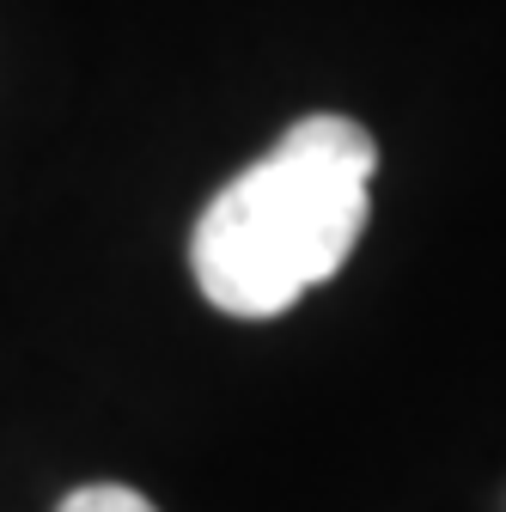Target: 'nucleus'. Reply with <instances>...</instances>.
<instances>
[{
    "instance_id": "nucleus-1",
    "label": "nucleus",
    "mask_w": 506,
    "mask_h": 512,
    "mask_svg": "<svg viewBox=\"0 0 506 512\" xmlns=\"http://www.w3.org/2000/svg\"><path fill=\"white\" fill-rule=\"evenodd\" d=\"M378 147L348 116H299L202 208L189 269L214 311L281 317L330 281L366 232Z\"/></svg>"
},
{
    "instance_id": "nucleus-2",
    "label": "nucleus",
    "mask_w": 506,
    "mask_h": 512,
    "mask_svg": "<svg viewBox=\"0 0 506 512\" xmlns=\"http://www.w3.org/2000/svg\"><path fill=\"white\" fill-rule=\"evenodd\" d=\"M55 512H159L141 488H122V482H86L61 500Z\"/></svg>"
}]
</instances>
